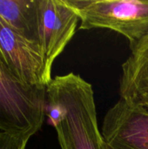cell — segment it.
<instances>
[{
    "label": "cell",
    "instance_id": "6da1fadb",
    "mask_svg": "<svg viewBox=\"0 0 148 149\" xmlns=\"http://www.w3.org/2000/svg\"><path fill=\"white\" fill-rule=\"evenodd\" d=\"M45 115L61 149H103L93 89L80 75L69 72L51 80L46 86Z\"/></svg>",
    "mask_w": 148,
    "mask_h": 149
},
{
    "label": "cell",
    "instance_id": "7a4b0ae2",
    "mask_svg": "<svg viewBox=\"0 0 148 149\" xmlns=\"http://www.w3.org/2000/svg\"><path fill=\"white\" fill-rule=\"evenodd\" d=\"M45 101L46 88L22 82L0 50V131L31 137L43 125Z\"/></svg>",
    "mask_w": 148,
    "mask_h": 149
},
{
    "label": "cell",
    "instance_id": "3957f363",
    "mask_svg": "<svg viewBox=\"0 0 148 149\" xmlns=\"http://www.w3.org/2000/svg\"><path fill=\"white\" fill-rule=\"evenodd\" d=\"M79 17L81 30L114 31L129 46L148 35V0H65Z\"/></svg>",
    "mask_w": 148,
    "mask_h": 149
},
{
    "label": "cell",
    "instance_id": "277c9868",
    "mask_svg": "<svg viewBox=\"0 0 148 149\" xmlns=\"http://www.w3.org/2000/svg\"><path fill=\"white\" fill-rule=\"evenodd\" d=\"M38 16L39 46L51 81L52 65L72 40L79 17L65 0H39Z\"/></svg>",
    "mask_w": 148,
    "mask_h": 149
},
{
    "label": "cell",
    "instance_id": "5b68a950",
    "mask_svg": "<svg viewBox=\"0 0 148 149\" xmlns=\"http://www.w3.org/2000/svg\"><path fill=\"white\" fill-rule=\"evenodd\" d=\"M101 134L111 149H148V111L120 99L105 115Z\"/></svg>",
    "mask_w": 148,
    "mask_h": 149
},
{
    "label": "cell",
    "instance_id": "8992f818",
    "mask_svg": "<svg viewBox=\"0 0 148 149\" xmlns=\"http://www.w3.org/2000/svg\"><path fill=\"white\" fill-rule=\"evenodd\" d=\"M0 50L11 71L24 84L46 88L51 82L45 73L39 45L12 30L0 17Z\"/></svg>",
    "mask_w": 148,
    "mask_h": 149
},
{
    "label": "cell",
    "instance_id": "52a82bcc",
    "mask_svg": "<svg viewBox=\"0 0 148 149\" xmlns=\"http://www.w3.org/2000/svg\"><path fill=\"white\" fill-rule=\"evenodd\" d=\"M130 49L121 66L120 99L148 111V35Z\"/></svg>",
    "mask_w": 148,
    "mask_h": 149
},
{
    "label": "cell",
    "instance_id": "ba28073f",
    "mask_svg": "<svg viewBox=\"0 0 148 149\" xmlns=\"http://www.w3.org/2000/svg\"><path fill=\"white\" fill-rule=\"evenodd\" d=\"M38 3L39 0H0V17L19 35L38 45Z\"/></svg>",
    "mask_w": 148,
    "mask_h": 149
},
{
    "label": "cell",
    "instance_id": "9c48e42d",
    "mask_svg": "<svg viewBox=\"0 0 148 149\" xmlns=\"http://www.w3.org/2000/svg\"><path fill=\"white\" fill-rule=\"evenodd\" d=\"M30 138L25 134L0 131V149H25Z\"/></svg>",
    "mask_w": 148,
    "mask_h": 149
},
{
    "label": "cell",
    "instance_id": "30bf717a",
    "mask_svg": "<svg viewBox=\"0 0 148 149\" xmlns=\"http://www.w3.org/2000/svg\"><path fill=\"white\" fill-rule=\"evenodd\" d=\"M103 149H111L107 145H106L105 144V142H104V144H103Z\"/></svg>",
    "mask_w": 148,
    "mask_h": 149
}]
</instances>
